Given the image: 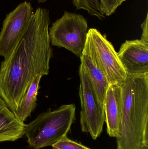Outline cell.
I'll list each match as a JSON object with an SVG mask.
<instances>
[{"label":"cell","mask_w":148,"mask_h":149,"mask_svg":"<svg viewBox=\"0 0 148 149\" xmlns=\"http://www.w3.org/2000/svg\"><path fill=\"white\" fill-rule=\"evenodd\" d=\"M50 24L49 10L37 8L24 35L1 63L0 97L12 112L36 77L49 74L52 57Z\"/></svg>","instance_id":"6da1fadb"},{"label":"cell","mask_w":148,"mask_h":149,"mask_svg":"<svg viewBox=\"0 0 148 149\" xmlns=\"http://www.w3.org/2000/svg\"><path fill=\"white\" fill-rule=\"evenodd\" d=\"M121 86L122 109L117 149H139L148 141V73L127 74Z\"/></svg>","instance_id":"7a4b0ae2"},{"label":"cell","mask_w":148,"mask_h":149,"mask_svg":"<svg viewBox=\"0 0 148 149\" xmlns=\"http://www.w3.org/2000/svg\"><path fill=\"white\" fill-rule=\"evenodd\" d=\"M76 119L74 104L62 105L50 109L26 124L25 135L30 147L40 149L52 146L67 135Z\"/></svg>","instance_id":"3957f363"},{"label":"cell","mask_w":148,"mask_h":149,"mask_svg":"<svg viewBox=\"0 0 148 149\" xmlns=\"http://www.w3.org/2000/svg\"><path fill=\"white\" fill-rule=\"evenodd\" d=\"M88 31L87 22L83 16L65 11L49 29L50 44L65 48L81 58Z\"/></svg>","instance_id":"277c9868"},{"label":"cell","mask_w":148,"mask_h":149,"mask_svg":"<svg viewBox=\"0 0 148 149\" xmlns=\"http://www.w3.org/2000/svg\"><path fill=\"white\" fill-rule=\"evenodd\" d=\"M87 42L97 65L110 85L121 86L127 74L112 43L96 29H89Z\"/></svg>","instance_id":"5b68a950"},{"label":"cell","mask_w":148,"mask_h":149,"mask_svg":"<svg viewBox=\"0 0 148 149\" xmlns=\"http://www.w3.org/2000/svg\"><path fill=\"white\" fill-rule=\"evenodd\" d=\"M79 74L81 129L84 133H89L92 139L96 140L101 134L105 123L104 107L98 102L88 76L81 64Z\"/></svg>","instance_id":"8992f818"},{"label":"cell","mask_w":148,"mask_h":149,"mask_svg":"<svg viewBox=\"0 0 148 149\" xmlns=\"http://www.w3.org/2000/svg\"><path fill=\"white\" fill-rule=\"evenodd\" d=\"M29 2H23L6 15L0 32V56H8L24 35L34 14Z\"/></svg>","instance_id":"52a82bcc"},{"label":"cell","mask_w":148,"mask_h":149,"mask_svg":"<svg viewBox=\"0 0 148 149\" xmlns=\"http://www.w3.org/2000/svg\"><path fill=\"white\" fill-rule=\"evenodd\" d=\"M127 74L148 73V42L142 39L127 40L118 52Z\"/></svg>","instance_id":"ba28073f"},{"label":"cell","mask_w":148,"mask_h":149,"mask_svg":"<svg viewBox=\"0 0 148 149\" xmlns=\"http://www.w3.org/2000/svg\"><path fill=\"white\" fill-rule=\"evenodd\" d=\"M103 107L107 133L110 137L116 138L119 133L122 109L121 86L109 85L106 92Z\"/></svg>","instance_id":"9c48e42d"},{"label":"cell","mask_w":148,"mask_h":149,"mask_svg":"<svg viewBox=\"0 0 148 149\" xmlns=\"http://www.w3.org/2000/svg\"><path fill=\"white\" fill-rule=\"evenodd\" d=\"M80 59L81 65L88 76L98 102L103 107L106 92L110 84L97 65L87 42Z\"/></svg>","instance_id":"30bf717a"},{"label":"cell","mask_w":148,"mask_h":149,"mask_svg":"<svg viewBox=\"0 0 148 149\" xmlns=\"http://www.w3.org/2000/svg\"><path fill=\"white\" fill-rule=\"evenodd\" d=\"M26 124L19 120L0 97V143L14 141L25 135Z\"/></svg>","instance_id":"8fae6325"},{"label":"cell","mask_w":148,"mask_h":149,"mask_svg":"<svg viewBox=\"0 0 148 149\" xmlns=\"http://www.w3.org/2000/svg\"><path fill=\"white\" fill-rule=\"evenodd\" d=\"M42 76L38 75L36 77L26 91L17 109L13 112L19 120L24 123L30 116L36 106V99L40 83Z\"/></svg>","instance_id":"7c38bea8"},{"label":"cell","mask_w":148,"mask_h":149,"mask_svg":"<svg viewBox=\"0 0 148 149\" xmlns=\"http://www.w3.org/2000/svg\"><path fill=\"white\" fill-rule=\"evenodd\" d=\"M73 2L77 9L87 10L89 15L101 20L105 18V15L101 9L99 0H73Z\"/></svg>","instance_id":"4fadbf2b"},{"label":"cell","mask_w":148,"mask_h":149,"mask_svg":"<svg viewBox=\"0 0 148 149\" xmlns=\"http://www.w3.org/2000/svg\"><path fill=\"white\" fill-rule=\"evenodd\" d=\"M52 147L54 149H91L81 143L72 141L67 135L53 144Z\"/></svg>","instance_id":"5bb4252c"},{"label":"cell","mask_w":148,"mask_h":149,"mask_svg":"<svg viewBox=\"0 0 148 149\" xmlns=\"http://www.w3.org/2000/svg\"><path fill=\"white\" fill-rule=\"evenodd\" d=\"M127 0H100L101 9L106 16L110 15L115 12L117 8Z\"/></svg>","instance_id":"9a60e30c"},{"label":"cell","mask_w":148,"mask_h":149,"mask_svg":"<svg viewBox=\"0 0 148 149\" xmlns=\"http://www.w3.org/2000/svg\"><path fill=\"white\" fill-rule=\"evenodd\" d=\"M141 28L142 29V35L141 39L148 42V14H147L146 19L142 24Z\"/></svg>","instance_id":"2e32d148"},{"label":"cell","mask_w":148,"mask_h":149,"mask_svg":"<svg viewBox=\"0 0 148 149\" xmlns=\"http://www.w3.org/2000/svg\"><path fill=\"white\" fill-rule=\"evenodd\" d=\"M139 149H148V141L143 142Z\"/></svg>","instance_id":"e0dca14e"},{"label":"cell","mask_w":148,"mask_h":149,"mask_svg":"<svg viewBox=\"0 0 148 149\" xmlns=\"http://www.w3.org/2000/svg\"><path fill=\"white\" fill-rule=\"evenodd\" d=\"M30 1H32V0H30ZM36 1H37L39 3H41L45 2L47 0H36Z\"/></svg>","instance_id":"ac0fdd59"}]
</instances>
